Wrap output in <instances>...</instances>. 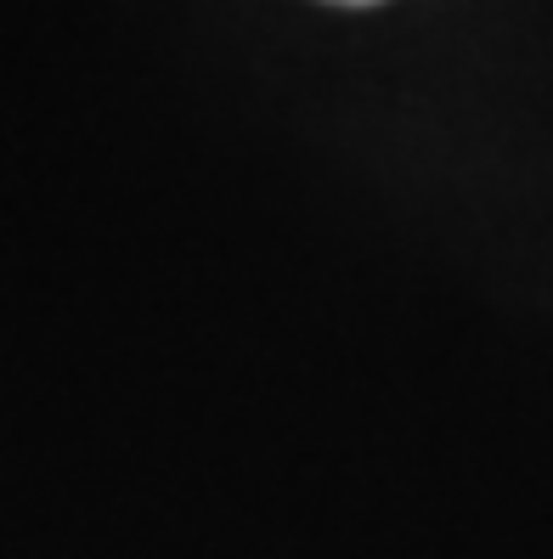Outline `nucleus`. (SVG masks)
Segmentation results:
<instances>
[{
    "label": "nucleus",
    "mask_w": 553,
    "mask_h": 559,
    "mask_svg": "<svg viewBox=\"0 0 553 559\" xmlns=\"http://www.w3.org/2000/svg\"><path fill=\"white\" fill-rule=\"evenodd\" d=\"M334 7H378V0H334Z\"/></svg>",
    "instance_id": "nucleus-1"
}]
</instances>
